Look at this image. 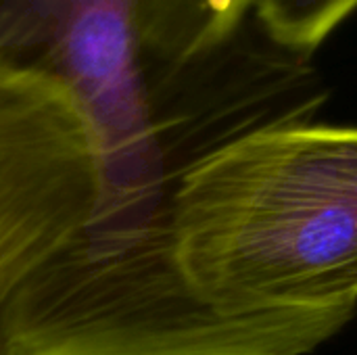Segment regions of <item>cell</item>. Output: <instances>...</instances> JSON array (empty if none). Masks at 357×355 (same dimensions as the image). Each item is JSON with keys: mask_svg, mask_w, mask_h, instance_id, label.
<instances>
[{"mask_svg": "<svg viewBox=\"0 0 357 355\" xmlns=\"http://www.w3.org/2000/svg\"><path fill=\"white\" fill-rule=\"evenodd\" d=\"M163 228L205 308L312 354L357 310V126L312 121L224 146L180 176Z\"/></svg>", "mask_w": 357, "mask_h": 355, "instance_id": "1", "label": "cell"}, {"mask_svg": "<svg viewBox=\"0 0 357 355\" xmlns=\"http://www.w3.org/2000/svg\"><path fill=\"white\" fill-rule=\"evenodd\" d=\"M151 0H0V67L65 86L100 149V234L146 230L180 176L161 82L142 46Z\"/></svg>", "mask_w": 357, "mask_h": 355, "instance_id": "2", "label": "cell"}, {"mask_svg": "<svg viewBox=\"0 0 357 355\" xmlns=\"http://www.w3.org/2000/svg\"><path fill=\"white\" fill-rule=\"evenodd\" d=\"M94 128L59 82L0 67V303L94 222Z\"/></svg>", "mask_w": 357, "mask_h": 355, "instance_id": "3", "label": "cell"}, {"mask_svg": "<svg viewBox=\"0 0 357 355\" xmlns=\"http://www.w3.org/2000/svg\"><path fill=\"white\" fill-rule=\"evenodd\" d=\"M257 0H151L142 46L153 69H182L234 36Z\"/></svg>", "mask_w": 357, "mask_h": 355, "instance_id": "4", "label": "cell"}, {"mask_svg": "<svg viewBox=\"0 0 357 355\" xmlns=\"http://www.w3.org/2000/svg\"><path fill=\"white\" fill-rule=\"evenodd\" d=\"M356 8L357 0H257L253 19L274 42L312 54Z\"/></svg>", "mask_w": 357, "mask_h": 355, "instance_id": "5", "label": "cell"}, {"mask_svg": "<svg viewBox=\"0 0 357 355\" xmlns=\"http://www.w3.org/2000/svg\"><path fill=\"white\" fill-rule=\"evenodd\" d=\"M161 86H163V84H161ZM163 96H165V94H163ZM163 103H165V98H163ZM165 113H167V109H165ZM167 121H169V115H167ZM169 132H172V123H169ZM172 144H174V132H172ZM174 153H176V159H178V163H180V167H182V174H184V163H182V161H180V157H178V151H176V144H174ZM182 174H180V176H182ZM178 180H180V178H178ZM174 186H176V184H174ZM172 190H174V188H172ZM165 205H167V203H165ZM163 211H165V209H163ZM161 216H163V213H161ZM159 220H161V218H159ZM159 220H157V222H159ZM157 222H155V224H157ZM155 224H153V226H155ZM153 226H151V228H153ZM144 232H146V230H144ZM86 234H88V236L92 234V239H98V241H109V243H115V241H128V239H132V236H136V234H132V236H121V239H111V236H98V234H94V232H88V230H86ZM138 234H140V232H138Z\"/></svg>", "mask_w": 357, "mask_h": 355, "instance_id": "6", "label": "cell"}]
</instances>
